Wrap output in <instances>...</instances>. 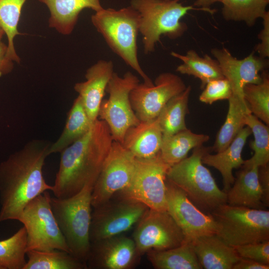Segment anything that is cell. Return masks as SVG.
Instances as JSON below:
<instances>
[{
  "mask_svg": "<svg viewBox=\"0 0 269 269\" xmlns=\"http://www.w3.org/2000/svg\"><path fill=\"white\" fill-rule=\"evenodd\" d=\"M52 143L33 139L0 163V222L17 220L26 205L48 190L43 175Z\"/></svg>",
  "mask_w": 269,
  "mask_h": 269,
  "instance_id": "6da1fadb",
  "label": "cell"
},
{
  "mask_svg": "<svg viewBox=\"0 0 269 269\" xmlns=\"http://www.w3.org/2000/svg\"><path fill=\"white\" fill-rule=\"evenodd\" d=\"M113 140L107 124L98 119L88 133L61 151L51 190L55 197H70L96 181Z\"/></svg>",
  "mask_w": 269,
  "mask_h": 269,
  "instance_id": "7a4b0ae2",
  "label": "cell"
},
{
  "mask_svg": "<svg viewBox=\"0 0 269 269\" xmlns=\"http://www.w3.org/2000/svg\"><path fill=\"white\" fill-rule=\"evenodd\" d=\"M95 181H89L70 197L50 198L52 212L70 254L86 264L91 248L92 192Z\"/></svg>",
  "mask_w": 269,
  "mask_h": 269,
  "instance_id": "3957f363",
  "label": "cell"
},
{
  "mask_svg": "<svg viewBox=\"0 0 269 269\" xmlns=\"http://www.w3.org/2000/svg\"><path fill=\"white\" fill-rule=\"evenodd\" d=\"M211 151V147L194 148L191 155L170 166L166 175L167 180L182 189L198 209L208 215L227 203L226 193L220 189L202 162L203 156Z\"/></svg>",
  "mask_w": 269,
  "mask_h": 269,
  "instance_id": "277c9868",
  "label": "cell"
},
{
  "mask_svg": "<svg viewBox=\"0 0 269 269\" xmlns=\"http://www.w3.org/2000/svg\"><path fill=\"white\" fill-rule=\"evenodd\" d=\"M180 0H131V6L139 14V32L142 35L144 52L154 51L162 35L175 39L187 30L181 19L190 10H201L213 14L211 8L184 5Z\"/></svg>",
  "mask_w": 269,
  "mask_h": 269,
  "instance_id": "5b68a950",
  "label": "cell"
},
{
  "mask_svg": "<svg viewBox=\"0 0 269 269\" xmlns=\"http://www.w3.org/2000/svg\"><path fill=\"white\" fill-rule=\"evenodd\" d=\"M139 13L129 6L119 9L103 8L91 16V21L112 50L135 70L143 83L153 84L141 68L137 57Z\"/></svg>",
  "mask_w": 269,
  "mask_h": 269,
  "instance_id": "8992f818",
  "label": "cell"
},
{
  "mask_svg": "<svg viewBox=\"0 0 269 269\" xmlns=\"http://www.w3.org/2000/svg\"><path fill=\"white\" fill-rule=\"evenodd\" d=\"M211 215L216 223V234L233 247L269 240V210L226 203Z\"/></svg>",
  "mask_w": 269,
  "mask_h": 269,
  "instance_id": "52a82bcc",
  "label": "cell"
},
{
  "mask_svg": "<svg viewBox=\"0 0 269 269\" xmlns=\"http://www.w3.org/2000/svg\"><path fill=\"white\" fill-rule=\"evenodd\" d=\"M50 198L47 191L39 195L26 205L17 220L26 231V252L57 249L70 253L52 212Z\"/></svg>",
  "mask_w": 269,
  "mask_h": 269,
  "instance_id": "ba28073f",
  "label": "cell"
},
{
  "mask_svg": "<svg viewBox=\"0 0 269 269\" xmlns=\"http://www.w3.org/2000/svg\"><path fill=\"white\" fill-rule=\"evenodd\" d=\"M139 83V80L132 72H126L123 77L114 72L106 88L108 99H103L98 119L108 125L114 140L123 143L126 131L136 126L140 121L131 104L130 94Z\"/></svg>",
  "mask_w": 269,
  "mask_h": 269,
  "instance_id": "9c48e42d",
  "label": "cell"
},
{
  "mask_svg": "<svg viewBox=\"0 0 269 269\" xmlns=\"http://www.w3.org/2000/svg\"><path fill=\"white\" fill-rule=\"evenodd\" d=\"M170 166L162 159L160 151L146 159L136 158L134 172L122 195L145 205L149 209L166 211L167 172Z\"/></svg>",
  "mask_w": 269,
  "mask_h": 269,
  "instance_id": "30bf717a",
  "label": "cell"
},
{
  "mask_svg": "<svg viewBox=\"0 0 269 269\" xmlns=\"http://www.w3.org/2000/svg\"><path fill=\"white\" fill-rule=\"evenodd\" d=\"M136 158L122 143L113 140L92 192V206L97 208L127 188L133 178Z\"/></svg>",
  "mask_w": 269,
  "mask_h": 269,
  "instance_id": "8fae6325",
  "label": "cell"
},
{
  "mask_svg": "<svg viewBox=\"0 0 269 269\" xmlns=\"http://www.w3.org/2000/svg\"><path fill=\"white\" fill-rule=\"evenodd\" d=\"M149 208L144 204L122 195L94 208L90 230L91 243L121 235L144 216Z\"/></svg>",
  "mask_w": 269,
  "mask_h": 269,
  "instance_id": "7c38bea8",
  "label": "cell"
},
{
  "mask_svg": "<svg viewBox=\"0 0 269 269\" xmlns=\"http://www.w3.org/2000/svg\"><path fill=\"white\" fill-rule=\"evenodd\" d=\"M139 255L181 245L185 236L167 211L149 209L136 224L133 235Z\"/></svg>",
  "mask_w": 269,
  "mask_h": 269,
  "instance_id": "4fadbf2b",
  "label": "cell"
},
{
  "mask_svg": "<svg viewBox=\"0 0 269 269\" xmlns=\"http://www.w3.org/2000/svg\"><path fill=\"white\" fill-rule=\"evenodd\" d=\"M186 86L178 76L169 72L160 74L151 86L139 83L130 92L132 107L140 121L155 119L172 98Z\"/></svg>",
  "mask_w": 269,
  "mask_h": 269,
  "instance_id": "5bb4252c",
  "label": "cell"
},
{
  "mask_svg": "<svg viewBox=\"0 0 269 269\" xmlns=\"http://www.w3.org/2000/svg\"><path fill=\"white\" fill-rule=\"evenodd\" d=\"M166 211L182 230L186 240L216 234V223L211 214L203 213L179 187L166 179Z\"/></svg>",
  "mask_w": 269,
  "mask_h": 269,
  "instance_id": "9a60e30c",
  "label": "cell"
},
{
  "mask_svg": "<svg viewBox=\"0 0 269 269\" xmlns=\"http://www.w3.org/2000/svg\"><path fill=\"white\" fill-rule=\"evenodd\" d=\"M211 53L218 62L224 77L232 87L233 94L244 98L243 88L249 84H258L262 80L260 72L269 65L266 59L253 52L242 59L234 57L224 47L214 48Z\"/></svg>",
  "mask_w": 269,
  "mask_h": 269,
  "instance_id": "2e32d148",
  "label": "cell"
},
{
  "mask_svg": "<svg viewBox=\"0 0 269 269\" xmlns=\"http://www.w3.org/2000/svg\"><path fill=\"white\" fill-rule=\"evenodd\" d=\"M139 255L133 238L121 235L91 243L87 267L99 269H128Z\"/></svg>",
  "mask_w": 269,
  "mask_h": 269,
  "instance_id": "e0dca14e",
  "label": "cell"
},
{
  "mask_svg": "<svg viewBox=\"0 0 269 269\" xmlns=\"http://www.w3.org/2000/svg\"><path fill=\"white\" fill-rule=\"evenodd\" d=\"M113 68L112 61L99 60L87 70L86 80L76 83L74 86L92 123L98 119L99 108L114 73Z\"/></svg>",
  "mask_w": 269,
  "mask_h": 269,
  "instance_id": "ac0fdd59",
  "label": "cell"
},
{
  "mask_svg": "<svg viewBox=\"0 0 269 269\" xmlns=\"http://www.w3.org/2000/svg\"><path fill=\"white\" fill-rule=\"evenodd\" d=\"M191 242L202 269H232L240 258L234 247L216 234L201 236Z\"/></svg>",
  "mask_w": 269,
  "mask_h": 269,
  "instance_id": "d6986e66",
  "label": "cell"
},
{
  "mask_svg": "<svg viewBox=\"0 0 269 269\" xmlns=\"http://www.w3.org/2000/svg\"><path fill=\"white\" fill-rule=\"evenodd\" d=\"M162 139V133L156 118L140 121L130 127L125 134L122 144L135 158L146 159L159 153Z\"/></svg>",
  "mask_w": 269,
  "mask_h": 269,
  "instance_id": "ffe728a7",
  "label": "cell"
},
{
  "mask_svg": "<svg viewBox=\"0 0 269 269\" xmlns=\"http://www.w3.org/2000/svg\"><path fill=\"white\" fill-rule=\"evenodd\" d=\"M37 0L46 5L49 9V27L64 35L72 32L84 9L90 8L97 12L104 8L100 0Z\"/></svg>",
  "mask_w": 269,
  "mask_h": 269,
  "instance_id": "44dd1931",
  "label": "cell"
},
{
  "mask_svg": "<svg viewBox=\"0 0 269 269\" xmlns=\"http://www.w3.org/2000/svg\"><path fill=\"white\" fill-rule=\"evenodd\" d=\"M251 134L249 127H244L225 149L215 154L207 153L202 158L203 163L216 168L220 172L223 179V191L225 193L229 190L235 180L233 169L240 167L244 164L242 152Z\"/></svg>",
  "mask_w": 269,
  "mask_h": 269,
  "instance_id": "7402d4cb",
  "label": "cell"
},
{
  "mask_svg": "<svg viewBox=\"0 0 269 269\" xmlns=\"http://www.w3.org/2000/svg\"><path fill=\"white\" fill-rule=\"evenodd\" d=\"M259 167L243 168L226 192L227 204L231 206L264 209L262 193L258 176Z\"/></svg>",
  "mask_w": 269,
  "mask_h": 269,
  "instance_id": "603a6c76",
  "label": "cell"
},
{
  "mask_svg": "<svg viewBox=\"0 0 269 269\" xmlns=\"http://www.w3.org/2000/svg\"><path fill=\"white\" fill-rule=\"evenodd\" d=\"M209 139V136L198 134L187 129L169 135H163L160 154L170 167L187 157L189 151L200 146Z\"/></svg>",
  "mask_w": 269,
  "mask_h": 269,
  "instance_id": "cb8c5ba5",
  "label": "cell"
},
{
  "mask_svg": "<svg viewBox=\"0 0 269 269\" xmlns=\"http://www.w3.org/2000/svg\"><path fill=\"white\" fill-rule=\"evenodd\" d=\"M229 108L226 120L217 134L212 151L225 149L239 132L246 126L247 116L251 114L244 98L232 94L228 99Z\"/></svg>",
  "mask_w": 269,
  "mask_h": 269,
  "instance_id": "d4e9b609",
  "label": "cell"
},
{
  "mask_svg": "<svg viewBox=\"0 0 269 269\" xmlns=\"http://www.w3.org/2000/svg\"><path fill=\"white\" fill-rule=\"evenodd\" d=\"M152 266L157 269H201L191 241L185 240L180 246L163 251L146 253Z\"/></svg>",
  "mask_w": 269,
  "mask_h": 269,
  "instance_id": "484cf974",
  "label": "cell"
},
{
  "mask_svg": "<svg viewBox=\"0 0 269 269\" xmlns=\"http://www.w3.org/2000/svg\"><path fill=\"white\" fill-rule=\"evenodd\" d=\"M170 54L182 62L177 67L176 71L200 79L202 89L211 80L225 78L217 61L207 54L201 57L193 49L187 51L185 55L174 51Z\"/></svg>",
  "mask_w": 269,
  "mask_h": 269,
  "instance_id": "4316f807",
  "label": "cell"
},
{
  "mask_svg": "<svg viewBox=\"0 0 269 269\" xmlns=\"http://www.w3.org/2000/svg\"><path fill=\"white\" fill-rule=\"evenodd\" d=\"M92 123L86 112L80 97L74 100L70 110L64 129L60 136L50 147V154L60 152L64 148L84 135L90 130Z\"/></svg>",
  "mask_w": 269,
  "mask_h": 269,
  "instance_id": "83f0119b",
  "label": "cell"
},
{
  "mask_svg": "<svg viewBox=\"0 0 269 269\" xmlns=\"http://www.w3.org/2000/svg\"><path fill=\"white\" fill-rule=\"evenodd\" d=\"M191 87L188 86L180 94L169 100L157 117L163 135L174 134L187 129L185 116L188 112L189 97Z\"/></svg>",
  "mask_w": 269,
  "mask_h": 269,
  "instance_id": "f1b7e54d",
  "label": "cell"
},
{
  "mask_svg": "<svg viewBox=\"0 0 269 269\" xmlns=\"http://www.w3.org/2000/svg\"><path fill=\"white\" fill-rule=\"evenodd\" d=\"M23 269H85L87 264L65 251L30 250Z\"/></svg>",
  "mask_w": 269,
  "mask_h": 269,
  "instance_id": "f546056e",
  "label": "cell"
},
{
  "mask_svg": "<svg viewBox=\"0 0 269 269\" xmlns=\"http://www.w3.org/2000/svg\"><path fill=\"white\" fill-rule=\"evenodd\" d=\"M222 14L226 20L244 21L253 26L267 10V0H222Z\"/></svg>",
  "mask_w": 269,
  "mask_h": 269,
  "instance_id": "4dcf8cb0",
  "label": "cell"
},
{
  "mask_svg": "<svg viewBox=\"0 0 269 269\" xmlns=\"http://www.w3.org/2000/svg\"><path fill=\"white\" fill-rule=\"evenodd\" d=\"M246 126L250 128L254 139L250 143L254 155L244 160L243 168H251L254 166H264L269 161V127L253 114L246 118Z\"/></svg>",
  "mask_w": 269,
  "mask_h": 269,
  "instance_id": "1f68e13d",
  "label": "cell"
},
{
  "mask_svg": "<svg viewBox=\"0 0 269 269\" xmlns=\"http://www.w3.org/2000/svg\"><path fill=\"white\" fill-rule=\"evenodd\" d=\"M27 0H0V26L7 38V55L14 62L19 63L20 58L14 44L16 36L22 33L18 30V25L22 7Z\"/></svg>",
  "mask_w": 269,
  "mask_h": 269,
  "instance_id": "d6a6232c",
  "label": "cell"
},
{
  "mask_svg": "<svg viewBox=\"0 0 269 269\" xmlns=\"http://www.w3.org/2000/svg\"><path fill=\"white\" fill-rule=\"evenodd\" d=\"M26 248L27 233L23 226L11 237L0 241V269H23Z\"/></svg>",
  "mask_w": 269,
  "mask_h": 269,
  "instance_id": "836d02e7",
  "label": "cell"
},
{
  "mask_svg": "<svg viewBox=\"0 0 269 269\" xmlns=\"http://www.w3.org/2000/svg\"><path fill=\"white\" fill-rule=\"evenodd\" d=\"M258 84H249L243 88V96L252 114L265 124H269V77L267 71Z\"/></svg>",
  "mask_w": 269,
  "mask_h": 269,
  "instance_id": "e575fe53",
  "label": "cell"
},
{
  "mask_svg": "<svg viewBox=\"0 0 269 269\" xmlns=\"http://www.w3.org/2000/svg\"><path fill=\"white\" fill-rule=\"evenodd\" d=\"M203 89L199 100L207 104H212L219 100H228L233 94L230 83L225 78L211 80Z\"/></svg>",
  "mask_w": 269,
  "mask_h": 269,
  "instance_id": "d590c367",
  "label": "cell"
},
{
  "mask_svg": "<svg viewBox=\"0 0 269 269\" xmlns=\"http://www.w3.org/2000/svg\"><path fill=\"white\" fill-rule=\"evenodd\" d=\"M238 255L269 265V240L234 247Z\"/></svg>",
  "mask_w": 269,
  "mask_h": 269,
  "instance_id": "8d00e7d4",
  "label": "cell"
},
{
  "mask_svg": "<svg viewBox=\"0 0 269 269\" xmlns=\"http://www.w3.org/2000/svg\"><path fill=\"white\" fill-rule=\"evenodd\" d=\"M263 28L258 35L261 42L256 45L255 51L260 57L266 59L269 57V11L263 17Z\"/></svg>",
  "mask_w": 269,
  "mask_h": 269,
  "instance_id": "74e56055",
  "label": "cell"
},
{
  "mask_svg": "<svg viewBox=\"0 0 269 269\" xmlns=\"http://www.w3.org/2000/svg\"><path fill=\"white\" fill-rule=\"evenodd\" d=\"M258 176L262 193V203L269 206V165L259 167Z\"/></svg>",
  "mask_w": 269,
  "mask_h": 269,
  "instance_id": "f35d334b",
  "label": "cell"
},
{
  "mask_svg": "<svg viewBox=\"0 0 269 269\" xmlns=\"http://www.w3.org/2000/svg\"><path fill=\"white\" fill-rule=\"evenodd\" d=\"M8 47L0 40V76L10 73L14 68V61L7 55Z\"/></svg>",
  "mask_w": 269,
  "mask_h": 269,
  "instance_id": "ab89813d",
  "label": "cell"
},
{
  "mask_svg": "<svg viewBox=\"0 0 269 269\" xmlns=\"http://www.w3.org/2000/svg\"><path fill=\"white\" fill-rule=\"evenodd\" d=\"M269 265L253 260L240 257L232 269H269Z\"/></svg>",
  "mask_w": 269,
  "mask_h": 269,
  "instance_id": "60d3db41",
  "label": "cell"
},
{
  "mask_svg": "<svg viewBox=\"0 0 269 269\" xmlns=\"http://www.w3.org/2000/svg\"><path fill=\"white\" fill-rule=\"evenodd\" d=\"M222 0H196L193 6L197 7L209 8L210 6L216 2H221Z\"/></svg>",
  "mask_w": 269,
  "mask_h": 269,
  "instance_id": "b9f144b4",
  "label": "cell"
},
{
  "mask_svg": "<svg viewBox=\"0 0 269 269\" xmlns=\"http://www.w3.org/2000/svg\"><path fill=\"white\" fill-rule=\"evenodd\" d=\"M4 34H5L2 28L0 26V40H1V38Z\"/></svg>",
  "mask_w": 269,
  "mask_h": 269,
  "instance_id": "7bdbcfd3",
  "label": "cell"
},
{
  "mask_svg": "<svg viewBox=\"0 0 269 269\" xmlns=\"http://www.w3.org/2000/svg\"><path fill=\"white\" fill-rule=\"evenodd\" d=\"M267 0L269 2V0Z\"/></svg>",
  "mask_w": 269,
  "mask_h": 269,
  "instance_id": "ee69618b",
  "label": "cell"
}]
</instances>
